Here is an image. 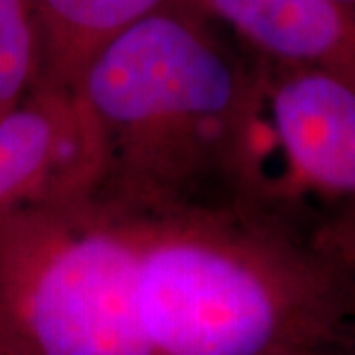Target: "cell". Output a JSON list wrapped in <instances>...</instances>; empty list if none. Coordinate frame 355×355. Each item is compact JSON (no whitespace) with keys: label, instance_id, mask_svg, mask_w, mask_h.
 <instances>
[{"label":"cell","instance_id":"6da1fadb","mask_svg":"<svg viewBox=\"0 0 355 355\" xmlns=\"http://www.w3.org/2000/svg\"><path fill=\"white\" fill-rule=\"evenodd\" d=\"M73 95L93 148L89 200L125 221L227 207L270 180L263 64L186 2L105 46Z\"/></svg>","mask_w":355,"mask_h":355},{"label":"cell","instance_id":"7a4b0ae2","mask_svg":"<svg viewBox=\"0 0 355 355\" xmlns=\"http://www.w3.org/2000/svg\"><path fill=\"white\" fill-rule=\"evenodd\" d=\"M127 223L156 355H326L354 340L355 265L272 176L227 207Z\"/></svg>","mask_w":355,"mask_h":355},{"label":"cell","instance_id":"3957f363","mask_svg":"<svg viewBox=\"0 0 355 355\" xmlns=\"http://www.w3.org/2000/svg\"><path fill=\"white\" fill-rule=\"evenodd\" d=\"M0 355H156L132 225L87 196L0 219Z\"/></svg>","mask_w":355,"mask_h":355},{"label":"cell","instance_id":"277c9868","mask_svg":"<svg viewBox=\"0 0 355 355\" xmlns=\"http://www.w3.org/2000/svg\"><path fill=\"white\" fill-rule=\"evenodd\" d=\"M263 69L266 119L286 166L272 180L355 265V89L316 71Z\"/></svg>","mask_w":355,"mask_h":355},{"label":"cell","instance_id":"5b68a950","mask_svg":"<svg viewBox=\"0 0 355 355\" xmlns=\"http://www.w3.org/2000/svg\"><path fill=\"white\" fill-rule=\"evenodd\" d=\"M93 148L76 95L36 89L0 113V219L91 193Z\"/></svg>","mask_w":355,"mask_h":355},{"label":"cell","instance_id":"8992f818","mask_svg":"<svg viewBox=\"0 0 355 355\" xmlns=\"http://www.w3.org/2000/svg\"><path fill=\"white\" fill-rule=\"evenodd\" d=\"M227 28L259 62L355 89V6L343 0H182Z\"/></svg>","mask_w":355,"mask_h":355},{"label":"cell","instance_id":"52a82bcc","mask_svg":"<svg viewBox=\"0 0 355 355\" xmlns=\"http://www.w3.org/2000/svg\"><path fill=\"white\" fill-rule=\"evenodd\" d=\"M40 44V87L73 95L91 60L146 16L182 0H30Z\"/></svg>","mask_w":355,"mask_h":355},{"label":"cell","instance_id":"ba28073f","mask_svg":"<svg viewBox=\"0 0 355 355\" xmlns=\"http://www.w3.org/2000/svg\"><path fill=\"white\" fill-rule=\"evenodd\" d=\"M40 87V44L30 0H0V113Z\"/></svg>","mask_w":355,"mask_h":355},{"label":"cell","instance_id":"9c48e42d","mask_svg":"<svg viewBox=\"0 0 355 355\" xmlns=\"http://www.w3.org/2000/svg\"><path fill=\"white\" fill-rule=\"evenodd\" d=\"M343 2H347V4H354L355 6V0H343Z\"/></svg>","mask_w":355,"mask_h":355}]
</instances>
